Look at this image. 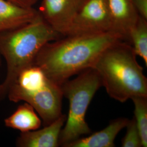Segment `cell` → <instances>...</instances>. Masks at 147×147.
<instances>
[{
  "instance_id": "obj_1",
  "label": "cell",
  "mask_w": 147,
  "mask_h": 147,
  "mask_svg": "<svg viewBox=\"0 0 147 147\" xmlns=\"http://www.w3.org/2000/svg\"><path fill=\"white\" fill-rule=\"evenodd\" d=\"M123 40L109 31L65 36L47 42L41 49L33 64L42 69L48 79L59 86L70 78L92 68L107 47Z\"/></svg>"
},
{
  "instance_id": "obj_2",
  "label": "cell",
  "mask_w": 147,
  "mask_h": 147,
  "mask_svg": "<svg viewBox=\"0 0 147 147\" xmlns=\"http://www.w3.org/2000/svg\"><path fill=\"white\" fill-rule=\"evenodd\" d=\"M131 45L119 40L107 47L92 68L100 77L111 98L125 102L136 96H147V79L138 63Z\"/></svg>"
},
{
  "instance_id": "obj_3",
  "label": "cell",
  "mask_w": 147,
  "mask_h": 147,
  "mask_svg": "<svg viewBox=\"0 0 147 147\" xmlns=\"http://www.w3.org/2000/svg\"><path fill=\"white\" fill-rule=\"evenodd\" d=\"M62 37L39 15L25 25L0 33V56L5 59L7 74L2 83L7 93L21 71L33 64L47 43Z\"/></svg>"
},
{
  "instance_id": "obj_4",
  "label": "cell",
  "mask_w": 147,
  "mask_h": 147,
  "mask_svg": "<svg viewBox=\"0 0 147 147\" xmlns=\"http://www.w3.org/2000/svg\"><path fill=\"white\" fill-rule=\"evenodd\" d=\"M101 86L100 77L92 68L83 71L75 79L68 80L61 85L63 96L69 100V110L61 131L59 146L65 147L91 132L85 117L91 101Z\"/></svg>"
},
{
  "instance_id": "obj_5",
  "label": "cell",
  "mask_w": 147,
  "mask_h": 147,
  "mask_svg": "<svg viewBox=\"0 0 147 147\" xmlns=\"http://www.w3.org/2000/svg\"><path fill=\"white\" fill-rule=\"evenodd\" d=\"M6 95L12 102L23 101L31 105L40 117L44 126L52 123L62 115L61 87L50 80L40 89L31 92L10 90Z\"/></svg>"
},
{
  "instance_id": "obj_6",
  "label": "cell",
  "mask_w": 147,
  "mask_h": 147,
  "mask_svg": "<svg viewBox=\"0 0 147 147\" xmlns=\"http://www.w3.org/2000/svg\"><path fill=\"white\" fill-rule=\"evenodd\" d=\"M109 31L111 22L106 0H85L65 36Z\"/></svg>"
},
{
  "instance_id": "obj_7",
  "label": "cell",
  "mask_w": 147,
  "mask_h": 147,
  "mask_svg": "<svg viewBox=\"0 0 147 147\" xmlns=\"http://www.w3.org/2000/svg\"><path fill=\"white\" fill-rule=\"evenodd\" d=\"M85 0H42L38 10L47 23L62 36Z\"/></svg>"
},
{
  "instance_id": "obj_8",
  "label": "cell",
  "mask_w": 147,
  "mask_h": 147,
  "mask_svg": "<svg viewBox=\"0 0 147 147\" xmlns=\"http://www.w3.org/2000/svg\"><path fill=\"white\" fill-rule=\"evenodd\" d=\"M106 3L110 16L111 31L128 42L129 31L140 17L132 0H106Z\"/></svg>"
},
{
  "instance_id": "obj_9",
  "label": "cell",
  "mask_w": 147,
  "mask_h": 147,
  "mask_svg": "<svg viewBox=\"0 0 147 147\" xmlns=\"http://www.w3.org/2000/svg\"><path fill=\"white\" fill-rule=\"evenodd\" d=\"M67 119L62 115L56 120L41 129L21 132L16 141L20 147H57L61 131Z\"/></svg>"
},
{
  "instance_id": "obj_10",
  "label": "cell",
  "mask_w": 147,
  "mask_h": 147,
  "mask_svg": "<svg viewBox=\"0 0 147 147\" xmlns=\"http://www.w3.org/2000/svg\"><path fill=\"white\" fill-rule=\"evenodd\" d=\"M39 15L38 11L33 7L27 8L8 0H0V33L25 25Z\"/></svg>"
},
{
  "instance_id": "obj_11",
  "label": "cell",
  "mask_w": 147,
  "mask_h": 147,
  "mask_svg": "<svg viewBox=\"0 0 147 147\" xmlns=\"http://www.w3.org/2000/svg\"><path fill=\"white\" fill-rule=\"evenodd\" d=\"M128 121L129 119L123 117L113 119L102 130L89 136L81 137L64 147H114L116 137L126 127Z\"/></svg>"
},
{
  "instance_id": "obj_12",
  "label": "cell",
  "mask_w": 147,
  "mask_h": 147,
  "mask_svg": "<svg viewBox=\"0 0 147 147\" xmlns=\"http://www.w3.org/2000/svg\"><path fill=\"white\" fill-rule=\"evenodd\" d=\"M6 127L20 131H30L39 129L41 119L31 105L25 102L20 105L11 116L4 121Z\"/></svg>"
},
{
  "instance_id": "obj_13",
  "label": "cell",
  "mask_w": 147,
  "mask_h": 147,
  "mask_svg": "<svg viewBox=\"0 0 147 147\" xmlns=\"http://www.w3.org/2000/svg\"><path fill=\"white\" fill-rule=\"evenodd\" d=\"M128 42H130L136 55L143 59L147 67V19L140 16L129 31Z\"/></svg>"
},
{
  "instance_id": "obj_14",
  "label": "cell",
  "mask_w": 147,
  "mask_h": 147,
  "mask_svg": "<svg viewBox=\"0 0 147 147\" xmlns=\"http://www.w3.org/2000/svg\"><path fill=\"white\" fill-rule=\"evenodd\" d=\"M135 106L134 119L140 135L142 147H147V96L131 99Z\"/></svg>"
},
{
  "instance_id": "obj_15",
  "label": "cell",
  "mask_w": 147,
  "mask_h": 147,
  "mask_svg": "<svg viewBox=\"0 0 147 147\" xmlns=\"http://www.w3.org/2000/svg\"><path fill=\"white\" fill-rule=\"evenodd\" d=\"M125 135L121 140V147H142V141L134 118L129 119Z\"/></svg>"
},
{
  "instance_id": "obj_16",
  "label": "cell",
  "mask_w": 147,
  "mask_h": 147,
  "mask_svg": "<svg viewBox=\"0 0 147 147\" xmlns=\"http://www.w3.org/2000/svg\"><path fill=\"white\" fill-rule=\"evenodd\" d=\"M139 16L147 19V0H132Z\"/></svg>"
},
{
  "instance_id": "obj_17",
  "label": "cell",
  "mask_w": 147,
  "mask_h": 147,
  "mask_svg": "<svg viewBox=\"0 0 147 147\" xmlns=\"http://www.w3.org/2000/svg\"><path fill=\"white\" fill-rule=\"evenodd\" d=\"M11 2L22 7L31 8L37 3L38 0H8Z\"/></svg>"
},
{
  "instance_id": "obj_18",
  "label": "cell",
  "mask_w": 147,
  "mask_h": 147,
  "mask_svg": "<svg viewBox=\"0 0 147 147\" xmlns=\"http://www.w3.org/2000/svg\"><path fill=\"white\" fill-rule=\"evenodd\" d=\"M6 95V92H5V89L3 87V85L2 84H0V102L1 101V100H2V99L3 98V97Z\"/></svg>"
},
{
  "instance_id": "obj_19",
  "label": "cell",
  "mask_w": 147,
  "mask_h": 147,
  "mask_svg": "<svg viewBox=\"0 0 147 147\" xmlns=\"http://www.w3.org/2000/svg\"><path fill=\"white\" fill-rule=\"evenodd\" d=\"M2 57H1V56H0V67H1V65H2Z\"/></svg>"
}]
</instances>
